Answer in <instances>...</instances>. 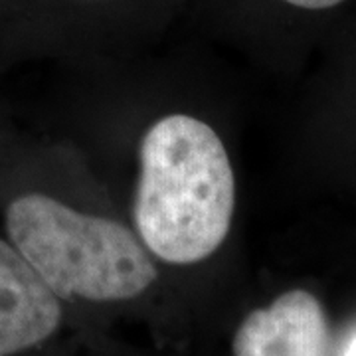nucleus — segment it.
Returning a JSON list of instances; mask_svg holds the SVG:
<instances>
[{
  "label": "nucleus",
  "instance_id": "f257e3e1",
  "mask_svg": "<svg viewBox=\"0 0 356 356\" xmlns=\"http://www.w3.org/2000/svg\"><path fill=\"white\" fill-rule=\"evenodd\" d=\"M236 178L216 131L191 115H168L140 143L133 216L143 245L168 264L202 261L226 240Z\"/></svg>",
  "mask_w": 356,
  "mask_h": 356
},
{
  "label": "nucleus",
  "instance_id": "f03ea898",
  "mask_svg": "<svg viewBox=\"0 0 356 356\" xmlns=\"http://www.w3.org/2000/svg\"><path fill=\"white\" fill-rule=\"evenodd\" d=\"M6 232L58 297L125 301L156 280L153 259L127 226L79 214L44 194L13 200Z\"/></svg>",
  "mask_w": 356,
  "mask_h": 356
},
{
  "label": "nucleus",
  "instance_id": "7ed1b4c3",
  "mask_svg": "<svg viewBox=\"0 0 356 356\" xmlns=\"http://www.w3.org/2000/svg\"><path fill=\"white\" fill-rule=\"evenodd\" d=\"M60 321V297L13 243L0 240V356L46 341Z\"/></svg>",
  "mask_w": 356,
  "mask_h": 356
},
{
  "label": "nucleus",
  "instance_id": "20e7f679",
  "mask_svg": "<svg viewBox=\"0 0 356 356\" xmlns=\"http://www.w3.org/2000/svg\"><path fill=\"white\" fill-rule=\"evenodd\" d=\"M327 344V318L317 297L295 289L243 318L234 356H325Z\"/></svg>",
  "mask_w": 356,
  "mask_h": 356
},
{
  "label": "nucleus",
  "instance_id": "39448f33",
  "mask_svg": "<svg viewBox=\"0 0 356 356\" xmlns=\"http://www.w3.org/2000/svg\"><path fill=\"white\" fill-rule=\"evenodd\" d=\"M50 2H62V4H83V6H109V4H117L119 0H50Z\"/></svg>",
  "mask_w": 356,
  "mask_h": 356
},
{
  "label": "nucleus",
  "instance_id": "423d86ee",
  "mask_svg": "<svg viewBox=\"0 0 356 356\" xmlns=\"http://www.w3.org/2000/svg\"><path fill=\"white\" fill-rule=\"evenodd\" d=\"M344 356H356V337H355V341L348 344V348H346V355Z\"/></svg>",
  "mask_w": 356,
  "mask_h": 356
}]
</instances>
